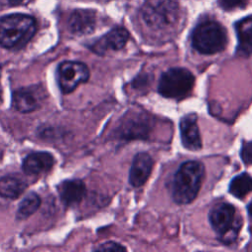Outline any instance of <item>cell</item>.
I'll use <instances>...</instances> for the list:
<instances>
[{
  "mask_svg": "<svg viewBox=\"0 0 252 252\" xmlns=\"http://www.w3.org/2000/svg\"><path fill=\"white\" fill-rule=\"evenodd\" d=\"M36 32V22L29 15L11 14L0 18V45L8 49L26 45Z\"/></svg>",
  "mask_w": 252,
  "mask_h": 252,
  "instance_id": "6da1fadb",
  "label": "cell"
},
{
  "mask_svg": "<svg viewBox=\"0 0 252 252\" xmlns=\"http://www.w3.org/2000/svg\"><path fill=\"white\" fill-rule=\"evenodd\" d=\"M204 178V166L201 162L190 160L182 163L172 182V197L178 204L192 202L201 187Z\"/></svg>",
  "mask_w": 252,
  "mask_h": 252,
  "instance_id": "7a4b0ae2",
  "label": "cell"
},
{
  "mask_svg": "<svg viewBox=\"0 0 252 252\" xmlns=\"http://www.w3.org/2000/svg\"><path fill=\"white\" fill-rule=\"evenodd\" d=\"M209 220L223 243L228 244L236 239L242 221L232 205L227 203L215 205L210 211Z\"/></svg>",
  "mask_w": 252,
  "mask_h": 252,
  "instance_id": "3957f363",
  "label": "cell"
},
{
  "mask_svg": "<svg viewBox=\"0 0 252 252\" xmlns=\"http://www.w3.org/2000/svg\"><path fill=\"white\" fill-rule=\"evenodd\" d=\"M227 42L225 30L215 21L200 23L192 32L193 47L203 54H215L221 51Z\"/></svg>",
  "mask_w": 252,
  "mask_h": 252,
  "instance_id": "277c9868",
  "label": "cell"
},
{
  "mask_svg": "<svg viewBox=\"0 0 252 252\" xmlns=\"http://www.w3.org/2000/svg\"><path fill=\"white\" fill-rule=\"evenodd\" d=\"M195 78L185 68H171L164 72L158 83V93L169 98H182L188 94L193 86Z\"/></svg>",
  "mask_w": 252,
  "mask_h": 252,
  "instance_id": "5b68a950",
  "label": "cell"
},
{
  "mask_svg": "<svg viewBox=\"0 0 252 252\" xmlns=\"http://www.w3.org/2000/svg\"><path fill=\"white\" fill-rule=\"evenodd\" d=\"M142 15L149 27L164 29L177 21L179 8L173 0H151L145 5Z\"/></svg>",
  "mask_w": 252,
  "mask_h": 252,
  "instance_id": "8992f818",
  "label": "cell"
},
{
  "mask_svg": "<svg viewBox=\"0 0 252 252\" xmlns=\"http://www.w3.org/2000/svg\"><path fill=\"white\" fill-rule=\"evenodd\" d=\"M58 84L61 92L69 94L79 84L85 83L90 77L88 66L79 61H64L58 66Z\"/></svg>",
  "mask_w": 252,
  "mask_h": 252,
  "instance_id": "52a82bcc",
  "label": "cell"
},
{
  "mask_svg": "<svg viewBox=\"0 0 252 252\" xmlns=\"http://www.w3.org/2000/svg\"><path fill=\"white\" fill-rule=\"evenodd\" d=\"M43 92L38 87L21 88L14 92L12 96L13 107L23 113L31 112L41 104Z\"/></svg>",
  "mask_w": 252,
  "mask_h": 252,
  "instance_id": "ba28073f",
  "label": "cell"
},
{
  "mask_svg": "<svg viewBox=\"0 0 252 252\" xmlns=\"http://www.w3.org/2000/svg\"><path fill=\"white\" fill-rule=\"evenodd\" d=\"M128 38L129 32L127 30L117 27L94 42L91 49L97 54H104L108 50H119L125 46Z\"/></svg>",
  "mask_w": 252,
  "mask_h": 252,
  "instance_id": "9c48e42d",
  "label": "cell"
},
{
  "mask_svg": "<svg viewBox=\"0 0 252 252\" xmlns=\"http://www.w3.org/2000/svg\"><path fill=\"white\" fill-rule=\"evenodd\" d=\"M153 168V159L147 153L135 156L129 173V182L134 187L142 186L149 178Z\"/></svg>",
  "mask_w": 252,
  "mask_h": 252,
  "instance_id": "30bf717a",
  "label": "cell"
},
{
  "mask_svg": "<svg viewBox=\"0 0 252 252\" xmlns=\"http://www.w3.org/2000/svg\"><path fill=\"white\" fill-rule=\"evenodd\" d=\"M58 193L66 206H72L82 201L86 194V186L80 179L64 180L58 186Z\"/></svg>",
  "mask_w": 252,
  "mask_h": 252,
  "instance_id": "8fae6325",
  "label": "cell"
},
{
  "mask_svg": "<svg viewBox=\"0 0 252 252\" xmlns=\"http://www.w3.org/2000/svg\"><path fill=\"white\" fill-rule=\"evenodd\" d=\"M95 26V16L91 10H76L69 20L68 28L71 32L76 34H87L94 31Z\"/></svg>",
  "mask_w": 252,
  "mask_h": 252,
  "instance_id": "7c38bea8",
  "label": "cell"
},
{
  "mask_svg": "<svg viewBox=\"0 0 252 252\" xmlns=\"http://www.w3.org/2000/svg\"><path fill=\"white\" fill-rule=\"evenodd\" d=\"M151 130L150 118L143 113H138L126 119L121 127V133L126 139L146 138Z\"/></svg>",
  "mask_w": 252,
  "mask_h": 252,
  "instance_id": "4fadbf2b",
  "label": "cell"
},
{
  "mask_svg": "<svg viewBox=\"0 0 252 252\" xmlns=\"http://www.w3.org/2000/svg\"><path fill=\"white\" fill-rule=\"evenodd\" d=\"M54 158L45 152H36L28 155L23 160V169L28 174H39L51 169Z\"/></svg>",
  "mask_w": 252,
  "mask_h": 252,
  "instance_id": "5bb4252c",
  "label": "cell"
},
{
  "mask_svg": "<svg viewBox=\"0 0 252 252\" xmlns=\"http://www.w3.org/2000/svg\"><path fill=\"white\" fill-rule=\"evenodd\" d=\"M181 141L185 148L189 150H199L202 147L199 128L194 116H185L180 121Z\"/></svg>",
  "mask_w": 252,
  "mask_h": 252,
  "instance_id": "9a60e30c",
  "label": "cell"
},
{
  "mask_svg": "<svg viewBox=\"0 0 252 252\" xmlns=\"http://www.w3.org/2000/svg\"><path fill=\"white\" fill-rule=\"evenodd\" d=\"M238 46L237 53L242 56H249L252 53V17H247L235 25Z\"/></svg>",
  "mask_w": 252,
  "mask_h": 252,
  "instance_id": "2e32d148",
  "label": "cell"
},
{
  "mask_svg": "<svg viewBox=\"0 0 252 252\" xmlns=\"http://www.w3.org/2000/svg\"><path fill=\"white\" fill-rule=\"evenodd\" d=\"M27 188V183L17 175H7L0 178V196L16 199Z\"/></svg>",
  "mask_w": 252,
  "mask_h": 252,
  "instance_id": "e0dca14e",
  "label": "cell"
},
{
  "mask_svg": "<svg viewBox=\"0 0 252 252\" xmlns=\"http://www.w3.org/2000/svg\"><path fill=\"white\" fill-rule=\"evenodd\" d=\"M252 191V177L247 173L235 176L229 184V192L236 198H243Z\"/></svg>",
  "mask_w": 252,
  "mask_h": 252,
  "instance_id": "ac0fdd59",
  "label": "cell"
},
{
  "mask_svg": "<svg viewBox=\"0 0 252 252\" xmlns=\"http://www.w3.org/2000/svg\"><path fill=\"white\" fill-rule=\"evenodd\" d=\"M39 206H40L39 196L34 192L29 193L20 203L18 214H17L18 218L26 219L30 217L39 208Z\"/></svg>",
  "mask_w": 252,
  "mask_h": 252,
  "instance_id": "d6986e66",
  "label": "cell"
},
{
  "mask_svg": "<svg viewBox=\"0 0 252 252\" xmlns=\"http://www.w3.org/2000/svg\"><path fill=\"white\" fill-rule=\"evenodd\" d=\"M247 0H219L220 6L224 10H232L244 7Z\"/></svg>",
  "mask_w": 252,
  "mask_h": 252,
  "instance_id": "ffe728a7",
  "label": "cell"
},
{
  "mask_svg": "<svg viewBox=\"0 0 252 252\" xmlns=\"http://www.w3.org/2000/svg\"><path fill=\"white\" fill-rule=\"evenodd\" d=\"M94 250H98V251H122V250H126V248L114 241H108L105 243H102L100 245H98L97 247L94 248Z\"/></svg>",
  "mask_w": 252,
  "mask_h": 252,
  "instance_id": "44dd1931",
  "label": "cell"
},
{
  "mask_svg": "<svg viewBox=\"0 0 252 252\" xmlns=\"http://www.w3.org/2000/svg\"><path fill=\"white\" fill-rule=\"evenodd\" d=\"M240 156L245 163L252 164V142H247L243 144Z\"/></svg>",
  "mask_w": 252,
  "mask_h": 252,
  "instance_id": "7402d4cb",
  "label": "cell"
},
{
  "mask_svg": "<svg viewBox=\"0 0 252 252\" xmlns=\"http://www.w3.org/2000/svg\"><path fill=\"white\" fill-rule=\"evenodd\" d=\"M248 213H249V215L252 217V202L248 205Z\"/></svg>",
  "mask_w": 252,
  "mask_h": 252,
  "instance_id": "603a6c76",
  "label": "cell"
},
{
  "mask_svg": "<svg viewBox=\"0 0 252 252\" xmlns=\"http://www.w3.org/2000/svg\"><path fill=\"white\" fill-rule=\"evenodd\" d=\"M8 1H10L12 3H18V2H21L22 0H8Z\"/></svg>",
  "mask_w": 252,
  "mask_h": 252,
  "instance_id": "cb8c5ba5",
  "label": "cell"
},
{
  "mask_svg": "<svg viewBox=\"0 0 252 252\" xmlns=\"http://www.w3.org/2000/svg\"><path fill=\"white\" fill-rule=\"evenodd\" d=\"M0 95H1V88H0Z\"/></svg>",
  "mask_w": 252,
  "mask_h": 252,
  "instance_id": "d4e9b609",
  "label": "cell"
}]
</instances>
